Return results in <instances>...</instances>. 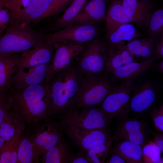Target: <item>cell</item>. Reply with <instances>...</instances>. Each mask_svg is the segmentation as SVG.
Masks as SVG:
<instances>
[{
    "instance_id": "6da1fadb",
    "label": "cell",
    "mask_w": 163,
    "mask_h": 163,
    "mask_svg": "<svg viewBox=\"0 0 163 163\" xmlns=\"http://www.w3.org/2000/svg\"><path fill=\"white\" fill-rule=\"evenodd\" d=\"M84 76L75 61L54 75L49 82L51 100L48 114L61 117L75 107Z\"/></svg>"
},
{
    "instance_id": "7a4b0ae2",
    "label": "cell",
    "mask_w": 163,
    "mask_h": 163,
    "mask_svg": "<svg viewBox=\"0 0 163 163\" xmlns=\"http://www.w3.org/2000/svg\"><path fill=\"white\" fill-rule=\"evenodd\" d=\"M6 94L13 112L28 121L40 119L48 114L51 100L49 82L19 89L11 87Z\"/></svg>"
},
{
    "instance_id": "3957f363",
    "label": "cell",
    "mask_w": 163,
    "mask_h": 163,
    "mask_svg": "<svg viewBox=\"0 0 163 163\" xmlns=\"http://www.w3.org/2000/svg\"><path fill=\"white\" fill-rule=\"evenodd\" d=\"M44 42L43 35L33 30L30 25L10 22L5 33L0 37V56L22 53Z\"/></svg>"
},
{
    "instance_id": "277c9868",
    "label": "cell",
    "mask_w": 163,
    "mask_h": 163,
    "mask_svg": "<svg viewBox=\"0 0 163 163\" xmlns=\"http://www.w3.org/2000/svg\"><path fill=\"white\" fill-rule=\"evenodd\" d=\"M112 82L109 74L105 72L84 75L78 92V102L75 107L98 106L113 87Z\"/></svg>"
},
{
    "instance_id": "5b68a950",
    "label": "cell",
    "mask_w": 163,
    "mask_h": 163,
    "mask_svg": "<svg viewBox=\"0 0 163 163\" xmlns=\"http://www.w3.org/2000/svg\"><path fill=\"white\" fill-rule=\"evenodd\" d=\"M61 127L74 126L82 129L107 128L111 120L98 107H74L62 115Z\"/></svg>"
},
{
    "instance_id": "8992f818",
    "label": "cell",
    "mask_w": 163,
    "mask_h": 163,
    "mask_svg": "<svg viewBox=\"0 0 163 163\" xmlns=\"http://www.w3.org/2000/svg\"><path fill=\"white\" fill-rule=\"evenodd\" d=\"M129 113L126 111L118 117L115 131L112 136L113 141L115 144L119 140L129 141L143 148L152 131L147 121L129 118Z\"/></svg>"
},
{
    "instance_id": "52a82bcc",
    "label": "cell",
    "mask_w": 163,
    "mask_h": 163,
    "mask_svg": "<svg viewBox=\"0 0 163 163\" xmlns=\"http://www.w3.org/2000/svg\"><path fill=\"white\" fill-rule=\"evenodd\" d=\"M109 47L106 43L95 38L88 43L75 60L84 75L97 74L104 72Z\"/></svg>"
},
{
    "instance_id": "ba28073f",
    "label": "cell",
    "mask_w": 163,
    "mask_h": 163,
    "mask_svg": "<svg viewBox=\"0 0 163 163\" xmlns=\"http://www.w3.org/2000/svg\"><path fill=\"white\" fill-rule=\"evenodd\" d=\"M133 86V80L132 79L122 81L119 85L113 86L98 106L108 118L111 120L118 117L125 111H128Z\"/></svg>"
},
{
    "instance_id": "9c48e42d",
    "label": "cell",
    "mask_w": 163,
    "mask_h": 163,
    "mask_svg": "<svg viewBox=\"0 0 163 163\" xmlns=\"http://www.w3.org/2000/svg\"><path fill=\"white\" fill-rule=\"evenodd\" d=\"M96 25L70 24L61 30L43 35V40L52 45L63 42L87 43L95 38L98 32Z\"/></svg>"
},
{
    "instance_id": "30bf717a",
    "label": "cell",
    "mask_w": 163,
    "mask_h": 163,
    "mask_svg": "<svg viewBox=\"0 0 163 163\" xmlns=\"http://www.w3.org/2000/svg\"><path fill=\"white\" fill-rule=\"evenodd\" d=\"M87 43L63 42L54 44L55 53L47 71L46 82H49L56 73L74 62Z\"/></svg>"
},
{
    "instance_id": "8fae6325",
    "label": "cell",
    "mask_w": 163,
    "mask_h": 163,
    "mask_svg": "<svg viewBox=\"0 0 163 163\" xmlns=\"http://www.w3.org/2000/svg\"><path fill=\"white\" fill-rule=\"evenodd\" d=\"M62 128L81 151L87 152L95 146L113 140L111 131L107 128L82 129L72 126Z\"/></svg>"
},
{
    "instance_id": "7c38bea8",
    "label": "cell",
    "mask_w": 163,
    "mask_h": 163,
    "mask_svg": "<svg viewBox=\"0 0 163 163\" xmlns=\"http://www.w3.org/2000/svg\"><path fill=\"white\" fill-rule=\"evenodd\" d=\"M53 5V0H30L24 9L11 13L10 22L21 25L37 24L50 16Z\"/></svg>"
},
{
    "instance_id": "4fadbf2b",
    "label": "cell",
    "mask_w": 163,
    "mask_h": 163,
    "mask_svg": "<svg viewBox=\"0 0 163 163\" xmlns=\"http://www.w3.org/2000/svg\"><path fill=\"white\" fill-rule=\"evenodd\" d=\"M131 95L128 111L136 114H141L148 111L154 104L157 97L156 91L149 81H144L136 87Z\"/></svg>"
},
{
    "instance_id": "5bb4252c",
    "label": "cell",
    "mask_w": 163,
    "mask_h": 163,
    "mask_svg": "<svg viewBox=\"0 0 163 163\" xmlns=\"http://www.w3.org/2000/svg\"><path fill=\"white\" fill-rule=\"evenodd\" d=\"M54 45L45 42L43 44L21 54L17 70L26 71L39 65L51 63Z\"/></svg>"
},
{
    "instance_id": "9a60e30c",
    "label": "cell",
    "mask_w": 163,
    "mask_h": 163,
    "mask_svg": "<svg viewBox=\"0 0 163 163\" xmlns=\"http://www.w3.org/2000/svg\"><path fill=\"white\" fill-rule=\"evenodd\" d=\"M107 0H90L69 25H96L104 21Z\"/></svg>"
},
{
    "instance_id": "2e32d148",
    "label": "cell",
    "mask_w": 163,
    "mask_h": 163,
    "mask_svg": "<svg viewBox=\"0 0 163 163\" xmlns=\"http://www.w3.org/2000/svg\"><path fill=\"white\" fill-rule=\"evenodd\" d=\"M50 63L39 65L26 71L16 70L11 87L19 89L46 82L47 71Z\"/></svg>"
},
{
    "instance_id": "e0dca14e",
    "label": "cell",
    "mask_w": 163,
    "mask_h": 163,
    "mask_svg": "<svg viewBox=\"0 0 163 163\" xmlns=\"http://www.w3.org/2000/svg\"><path fill=\"white\" fill-rule=\"evenodd\" d=\"M121 1L125 10L132 22L139 28H146L153 11L149 2L144 0Z\"/></svg>"
},
{
    "instance_id": "ac0fdd59",
    "label": "cell",
    "mask_w": 163,
    "mask_h": 163,
    "mask_svg": "<svg viewBox=\"0 0 163 163\" xmlns=\"http://www.w3.org/2000/svg\"><path fill=\"white\" fill-rule=\"evenodd\" d=\"M155 60L152 57L140 62H132L108 73L112 81L134 80L152 68Z\"/></svg>"
},
{
    "instance_id": "d6986e66",
    "label": "cell",
    "mask_w": 163,
    "mask_h": 163,
    "mask_svg": "<svg viewBox=\"0 0 163 163\" xmlns=\"http://www.w3.org/2000/svg\"><path fill=\"white\" fill-rule=\"evenodd\" d=\"M62 138L60 130L51 123L42 128L34 140V147L38 150V154L44 155L47 151L56 145Z\"/></svg>"
},
{
    "instance_id": "ffe728a7",
    "label": "cell",
    "mask_w": 163,
    "mask_h": 163,
    "mask_svg": "<svg viewBox=\"0 0 163 163\" xmlns=\"http://www.w3.org/2000/svg\"><path fill=\"white\" fill-rule=\"evenodd\" d=\"M20 55L0 56V93H6L11 87Z\"/></svg>"
},
{
    "instance_id": "44dd1931",
    "label": "cell",
    "mask_w": 163,
    "mask_h": 163,
    "mask_svg": "<svg viewBox=\"0 0 163 163\" xmlns=\"http://www.w3.org/2000/svg\"><path fill=\"white\" fill-rule=\"evenodd\" d=\"M125 43L109 48L104 72L110 73L130 63L136 62Z\"/></svg>"
},
{
    "instance_id": "7402d4cb",
    "label": "cell",
    "mask_w": 163,
    "mask_h": 163,
    "mask_svg": "<svg viewBox=\"0 0 163 163\" xmlns=\"http://www.w3.org/2000/svg\"><path fill=\"white\" fill-rule=\"evenodd\" d=\"M107 35L122 24L130 23L132 20L125 10L121 0H112L106 16Z\"/></svg>"
},
{
    "instance_id": "603a6c76",
    "label": "cell",
    "mask_w": 163,
    "mask_h": 163,
    "mask_svg": "<svg viewBox=\"0 0 163 163\" xmlns=\"http://www.w3.org/2000/svg\"><path fill=\"white\" fill-rule=\"evenodd\" d=\"M110 152L116 153L123 159L126 163H142V148L131 142L123 141L115 143Z\"/></svg>"
},
{
    "instance_id": "cb8c5ba5",
    "label": "cell",
    "mask_w": 163,
    "mask_h": 163,
    "mask_svg": "<svg viewBox=\"0 0 163 163\" xmlns=\"http://www.w3.org/2000/svg\"><path fill=\"white\" fill-rule=\"evenodd\" d=\"M140 32L134 26L130 23L122 25L117 29L107 35V42L109 48L128 42L141 36Z\"/></svg>"
},
{
    "instance_id": "d4e9b609",
    "label": "cell",
    "mask_w": 163,
    "mask_h": 163,
    "mask_svg": "<svg viewBox=\"0 0 163 163\" xmlns=\"http://www.w3.org/2000/svg\"><path fill=\"white\" fill-rule=\"evenodd\" d=\"M73 153L62 138L57 144L44 155L43 162L45 163H70Z\"/></svg>"
},
{
    "instance_id": "484cf974",
    "label": "cell",
    "mask_w": 163,
    "mask_h": 163,
    "mask_svg": "<svg viewBox=\"0 0 163 163\" xmlns=\"http://www.w3.org/2000/svg\"><path fill=\"white\" fill-rule=\"evenodd\" d=\"M158 40L149 37L139 38L128 42L126 45L135 57H140L146 59L153 57L154 47Z\"/></svg>"
},
{
    "instance_id": "4316f807",
    "label": "cell",
    "mask_w": 163,
    "mask_h": 163,
    "mask_svg": "<svg viewBox=\"0 0 163 163\" xmlns=\"http://www.w3.org/2000/svg\"><path fill=\"white\" fill-rule=\"evenodd\" d=\"M90 0H74L63 14L55 22L53 28L57 29L68 25Z\"/></svg>"
},
{
    "instance_id": "83f0119b",
    "label": "cell",
    "mask_w": 163,
    "mask_h": 163,
    "mask_svg": "<svg viewBox=\"0 0 163 163\" xmlns=\"http://www.w3.org/2000/svg\"><path fill=\"white\" fill-rule=\"evenodd\" d=\"M148 37L159 40L163 35V9L153 11L146 27Z\"/></svg>"
},
{
    "instance_id": "f1b7e54d",
    "label": "cell",
    "mask_w": 163,
    "mask_h": 163,
    "mask_svg": "<svg viewBox=\"0 0 163 163\" xmlns=\"http://www.w3.org/2000/svg\"><path fill=\"white\" fill-rule=\"evenodd\" d=\"M113 140L95 146L86 152L91 163H104L109 154Z\"/></svg>"
},
{
    "instance_id": "f546056e",
    "label": "cell",
    "mask_w": 163,
    "mask_h": 163,
    "mask_svg": "<svg viewBox=\"0 0 163 163\" xmlns=\"http://www.w3.org/2000/svg\"><path fill=\"white\" fill-rule=\"evenodd\" d=\"M159 147L153 141L149 140L142 148L143 163H157L161 153Z\"/></svg>"
},
{
    "instance_id": "4dcf8cb0",
    "label": "cell",
    "mask_w": 163,
    "mask_h": 163,
    "mask_svg": "<svg viewBox=\"0 0 163 163\" xmlns=\"http://www.w3.org/2000/svg\"><path fill=\"white\" fill-rule=\"evenodd\" d=\"M34 155L33 146L30 141L25 139L22 140L17 152V161L21 163H30Z\"/></svg>"
},
{
    "instance_id": "1f68e13d",
    "label": "cell",
    "mask_w": 163,
    "mask_h": 163,
    "mask_svg": "<svg viewBox=\"0 0 163 163\" xmlns=\"http://www.w3.org/2000/svg\"><path fill=\"white\" fill-rule=\"evenodd\" d=\"M151 121L158 131L163 132V104H161L154 108L150 113Z\"/></svg>"
},
{
    "instance_id": "d6a6232c",
    "label": "cell",
    "mask_w": 163,
    "mask_h": 163,
    "mask_svg": "<svg viewBox=\"0 0 163 163\" xmlns=\"http://www.w3.org/2000/svg\"><path fill=\"white\" fill-rule=\"evenodd\" d=\"M11 18V12L8 9L2 8L0 10V37L8 27Z\"/></svg>"
},
{
    "instance_id": "836d02e7",
    "label": "cell",
    "mask_w": 163,
    "mask_h": 163,
    "mask_svg": "<svg viewBox=\"0 0 163 163\" xmlns=\"http://www.w3.org/2000/svg\"><path fill=\"white\" fill-rule=\"evenodd\" d=\"M14 129L9 124L3 122L0 125V137L5 140H9L15 133Z\"/></svg>"
},
{
    "instance_id": "e575fe53",
    "label": "cell",
    "mask_w": 163,
    "mask_h": 163,
    "mask_svg": "<svg viewBox=\"0 0 163 163\" xmlns=\"http://www.w3.org/2000/svg\"><path fill=\"white\" fill-rule=\"evenodd\" d=\"M17 161V152L14 151H7L3 152L0 157L1 163H15Z\"/></svg>"
},
{
    "instance_id": "d590c367",
    "label": "cell",
    "mask_w": 163,
    "mask_h": 163,
    "mask_svg": "<svg viewBox=\"0 0 163 163\" xmlns=\"http://www.w3.org/2000/svg\"><path fill=\"white\" fill-rule=\"evenodd\" d=\"M153 57L156 60L163 58V35L155 44L153 50Z\"/></svg>"
},
{
    "instance_id": "8d00e7d4",
    "label": "cell",
    "mask_w": 163,
    "mask_h": 163,
    "mask_svg": "<svg viewBox=\"0 0 163 163\" xmlns=\"http://www.w3.org/2000/svg\"><path fill=\"white\" fill-rule=\"evenodd\" d=\"M70 163H91L86 152L81 151L80 152L73 153Z\"/></svg>"
},
{
    "instance_id": "74e56055",
    "label": "cell",
    "mask_w": 163,
    "mask_h": 163,
    "mask_svg": "<svg viewBox=\"0 0 163 163\" xmlns=\"http://www.w3.org/2000/svg\"><path fill=\"white\" fill-rule=\"evenodd\" d=\"M20 1L21 0H7L4 7L11 13H17L19 10Z\"/></svg>"
},
{
    "instance_id": "f35d334b",
    "label": "cell",
    "mask_w": 163,
    "mask_h": 163,
    "mask_svg": "<svg viewBox=\"0 0 163 163\" xmlns=\"http://www.w3.org/2000/svg\"><path fill=\"white\" fill-rule=\"evenodd\" d=\"M70 0H59L51 16L57 14L63 11L68 5L70 3Z\"/></svg>"
},
{
    "instance_id": "ab89813d",
    "label": "cell",
    "mask_w": 163,
    "mask_h": 163,
    "mask_svg": "<svg viewBox=\"0 0 163 163\" xmlns=\"http://www.w3.org/2000/svg\"><path fill=\"white\" fill-rule=\"evenodd\" d=\"M110 155L107 159V163H125V160L117 154L114 152H110Z\"/></svg>"
},
{
    "instance_id": "60d3db41",
    "label": "cell",
    "mask_w": 163,
    "mask_h": 163,
    "mask_svg": "<svg viewBox=\"0 0 163 163\" xmlns=\"http://www.w3.org/2000/svg\"><path fill=\"white\" fill-rule=\"evenodd\" d=\"M154 136L153 142L159 147L162 153L163 152V134L159 133L153 131L151 133Z\"/></svg>"
},
{
    "instance_id": "b9f144b4",
    "label": "cell",
    "mask_w": 163,
    "mask_h": 163,
    "mask_svg": "<svg viewBox=\"0 0 163 163\" xmlns=\"http://www.w3.org/2000/svg\"><path fill=\"white\" fill-rule=\"evenodd\" d=\"M155 69L159 73H163V61L161 60L160 62L155 64L154 66Z\"/></svg>"
},
{
    "instance_id": "7bdbcfd3",
    "label": "cell",
    "mask_w": 163,
    "mask_h": 163,
    "mask_svg": "<svg viewBox=\"0 0 163 163\" xmlns=\"http://www.w3.org/2000/svg\"><path fill=\"white\" fill-rule=\"evenodd\" d=\"M5 142L4 139L2 138L1 137H0V150L2 148V147L4 143Z\"/></svg>"
},
{
    "instance_id": "ee69618b",
    "label": "cell",
    "mask_w": 163,
    "mask_h": 163,
    "mask_svg": "<svg viewBox=\"0 0 163 163\" xmlns=\"http://www.w3.org/2000/svg\"><path fill=\"white\" fill-rule=\"evenodd\" d=\"M53 1H54L53 7V10L52 13V12L53 11L54 9L55 8V7H56V5H57L58 2H59V0H53ZM51 15H50V16H51Z\"/></svg>"
},
{
    "instance_id": "f6af8a7d",
    "label": "cell",
    "mask_w": 163,
    "mask_h": 163,
    "mask_svg": "<svg viewBox=\"0 0 163 163\" xmlns=\"http://www.w3.org/2000/svg\"><path fill=\"white\" fill-rule=\"evenodd\" d=\"M5 3L0 2V10L2 9L4 7Z\"/></svg>"
},
{
    "instance_id": "bcb514c9",
    "label": "cell",
    "mask_w": 163,
    "mask_h": 163,
    "mask_svg": "<svg viewBox=\"0 0 163 163\" xmlns=\"http://www.w3.org/2000/svg\"><path fill=\"white\" fill-rule=\"evenodd\" d=\"M163 158H161L158 161L157 163H163Z\"/></svg>"
},
{
    "instance_id": "7dc6e473",
    "label": "cell",
    "mask_w": 163,
    "mask_h": 163,
    "mask_svg": "<svg viewBox=\"0 0 163 163\" xmlns=\"http://www.w3.org/2000/svg\"><path fill=\"white\" fill-rule=\"evenodd\" d=\"M7 0H0V2H2L5 3Z\"/></svg>"
},
{
    "instance_id": "c3c4849f",
    "label": "cell",
    "mask_w": 163,
    "mask_h": 163,
    "mask_svg": "<svg viewBox=\"0 0 163 163\" xmlns=\"http://www.w3.org/2000/svg\"><path fill=\"white\" fill-rule=\"evenodd\" d=\"M74 0H70V3H71Z\"/></svg>"
},
{
    "instance_id": "681fc988",
    "label": "cell",
    "mask_w": 163,
    "mask_h": 163,
    "mask_svg": "<svg viewBox=\"0 0 163 163\" xmlns=\"http://www.w3.org/2000/svg\"><path fill=\"white\" fill-rule=\"evenodd\" d=\"M145 0V1H148V2H149V1H151V0Z\"/></svg>"
}]
</instances>
